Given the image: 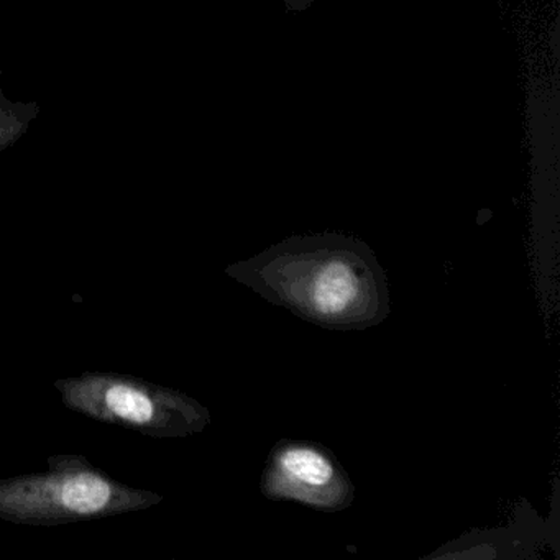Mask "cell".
I'll return each instance as SVG.
<instances>
[{"instance_id": "cell-1", "label": "cell", "mask_w": 560, "mask_h": 560, "mask_svg": "<svg viewBox=\"0 0 560 560\" xmlns=\"http://www.w3.org/2000/svg\"><path fill=\"white\" fill-rule=\"evenodd\" d=\"M277 306L334 330L378 326L388 280L375 254L342 235L293 237L225 270Z\"/></svg>"}, {"instance_id": "cell-2", "label": "cell", "mask_w": 560, "mask_h": 560, "mask_svg": "<svg viewBox=\"0 0 560 560\" xmlns=\"http://www.w3.org/2000/svg\"><path fill=\"white\" fill-rule=\"evenodd\" d=\"M163 498L114 480L84 455H51L45 474L0 480V520L58 526L149 510Z\"/></svg>"}, {"instance_id": "cell-3", "label": "cell", "mask_w": 560, "mask_h": 560, "mask_svg": "<svg viewBox=\"0 0 560 560\" xmlns=\"http://www.w3.org/2000/svg\"><path fill=\"white\" fill-rule=\"evenodd\" d=\"M71 411L155 439L188 438L211 422V412L179 389L122 373L86 372L57 380Z\"/></svg>"}, {"instance_id": "cell-4", "label": "cell", "mask_w": 560, "mask_h": 560, "mask_svg": "<svg viewBox=\"0 0 560 560\" xmlns=\"http://www.w3.org/2000/svg\"><path fill=\"white\" fill-rule=\"evenodd\" d=\"M261 491L270 500L298 501L326 513L346 510L355 494L332 452L304 441H281L270 452Z\"/></svg>"}]
</instances>
